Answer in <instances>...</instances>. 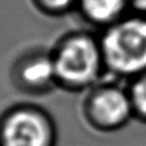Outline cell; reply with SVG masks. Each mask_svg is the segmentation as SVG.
<instances>
[{"label": "cell", "instance_id": "cell-5", "mask_svg": "<svg viewBox=\"0 0 146 146\" xmlns=\"http://www.w3.org/2000/svg\"><path fill=\"white\" fill-rule=\"evenodd\" d=\"M18 84L28 91L42 93L57 83L52 55L34 54L25 57L17 67Z\"/></svg>", "mask_w": 146, "mask_h": 146}, {"label": "cell", "instance_id": "cell-3", "mask_svg": "<svg viewBox=\"0 0 146 146\" xmlns=\"http://www.w3.org/2000/svg\"><path fill=\"white\" fill-rule=\"evenodd\" d=\"M52 122L35 107L11 110L0 123V146H54Z\"/></svg>", "mask_w": 146, "mask_h": 146}, {"label": "cell", "instance_id": "cell-1", "mask_svg": "<svg viewBox=\"0 0 146 146\" xmlns=\"http://www.w3.org/2000/svg\"><path fill=\"white\" fill-rule=\"evenodd\" d=\"M105 68L135 78L146 72V18L125 17L107 26L100 39Z\"/></svg>", "mask_w": 146, "mask_h": 146}, {"label": "cell", "instance_id": "cell-9", "mask_svg": "<svg viewBox=\"0 0 146 146\" xmlns=\"http://www.w3.org/2000/svg\"><path fill=\"white\" fill-rule=\"evenodd\" d=\"M129 5L140 12H146V0H128Z\"/></svg>", "mask_w": 146, "mask_h": 146}, {"label": "cell", "instance_id": "cell-8", "mask_svg": "<svg viewBox=\"0 0 146 146\" xmlns=\"http://www.w3.org/2000/svg\"><path fill=\"white\" fill-rule=\"evenodd\" d=\"M39 1L49 11L61 12V11H66L67 9H70L78 0H39Z\"/></svg>", "mask_w": 146, "mask_h": 146}, {"label": "cell", "instance_id": "cell-4", "mask_svg": "<svg viewBox=\"0 0 146 146\" xmlns=\"http://www.w3.org/2000/svg\"><path fill=\"white\" fill-rule=\"evenodd\" d=\"M86 117L95 128L116 130L134 116L129 93L116 85L95 89L86 100Z\"/></svg>", "mask_w": 146, "mask_h": 146}, {"label": "cell", "instance_id": "cell-6", "mask_svg": "<svg viewBox=\"0 0 146 146\" xmlns=\"http://www.w3.org/2000/svg\"><path fill=\"white\" fill-rule=\"evenodd\" d=\"M84 16L98 25H112L121 20L128 0H78Z\"/></svg>", "mask_w": 146, "mask_h": 146}, {"label": "cell", "instance_id": "cell-7", "mask_svg": "<svg viewBox=\"0 0 146 146\" xmlns=\"http://www.w3.org/2000/svg\"><path fill=\"white\" fill-rule=\"evenodd\" d=\"M134 110V116L146 122V72L133 78L128 90Z\"/></svg>", "mask_w": 146, "mask_h": 146}, {"label": "cell", "instance_id": "cell-2", "mask_svg": "<svg viewBox=\"0 0 146 146\" xmlns=\"http://www.w3.org/2000/svg\"><path fill=\"white\" fill-rule=\"evenodd\" d=\"M57 83L68 89L93 85L105 68L100 40L88 34L66 38L52 54Z\"/></svg>", "mask_w": 146, "mask_h": 146}]
</instances>
